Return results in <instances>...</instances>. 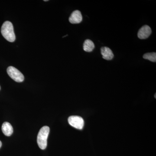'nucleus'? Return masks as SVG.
<instances>
[{
	"mask_svg": "<svg viewBox=\"0 0 156 156\" xmlns=\"http://www.w3.org/2000/svg\"><path fill=\"white\" fill-rule=\"evenodd\" d=\"M1 33L3 37L8 41L13 42L15 41L16 37L14 27L10 21H7L4 23L1 28Z\"/></svg>",
	"mask_w": 156,
	"mask_h": 156,
	"instance_id": "1",
	"label": "nucleus"
},
{
	"mask_svg": "<svg viewBox=\"0 0 156 156\" xmlns=\"http://www.w3.org/2000/svg\"><path fill=\"white\" fill-rule=\"evenodd\" d=\"M50 133V128L48 126H44L39 131L37 138V142L39 147L44 150L47 147V139Z\"/></svg>",
	"mask_w": 156,
	"mask_h": 156,
	"instance_id": "2",
	"label": "nucleus"
},
{
	"mask_svg": "<svg viewBox=\"0 0 156 156\" xmlns=\"http://www.w3.org/2000/svg\"><path fill=\"white\" fill-rule=\"evenodd\" d=\"M7 71L9 76L15 82L21 83L24 80V76L16 68L13 66H9L7 69Z\"/></svg>",
	"mask_w": 156,
	"mask_h": 156,
	"instance_id": "3",
	"label": "nucleus"
},
{
	"mask_svg": "<svg viewBox=\"0 0 156 156\" xmlns=\"http://www.w3.org/2000/svg\"><path fill=\"white\" fill-rule=\"evenodd\" d=\"M68 122L70 126L79 130H82L84 126L83 119L78 116H70L68 119Z\"/></svg>",
	"mask_w": 156,
	"mask_h": 156,
	"instance_id": "4",
	"label": "nucleus"
},
{
	"mask_svg": "<svg viewBox=\"0 0 156 156\" xmlns=\"http://www.w3.org/2000/svg\"><path fill=\"white\" fill-rule=\"evenodd\" d=\"M151 32V29L149 26L144 25L140 29L137 36L139 39L143 40L147 38L150 36Z\"/></svg>",
	"mask_w": 156,
	"mask_h": 156,
	"instance_id": "5",
	"label": "nucleus"
},
{
	"mask_svg": "<svg viewBox=\"0 0 156 156\" xmlns=\"http://www.w3.org/2000/svg\"><path fill=\"white\" fill-rule=\"evenodd\" d=\"M83 20V17L80 11L76 10L71 14L69 18V21L73 24H76L81 23Z\"/></svg>",
	"mask_w": 156,
	"mask_h": 156,
	"instance_id": "6",
	"label": "nucleus"
},
{
	"mask_svg": "<svg viewBox=\"0 0 156 156\" xmlns=\"http://www.w3.org/2000/svg\"><path fill=\"white\" fill-rule=\"evenodd\" d=\"M102 57L107 60H111L113 58L114 54L112 50L108 47H102L101 49Z\"/></svg>",
	"mask_w": 156,
	"mask_h": 156,
	"instance_id": "7",
	"label": "nucleus"
},
{
	"mask_svg": "<svg viewBox=\"0 0 156 156\" xmlns=\"http://www.w3.org/2000/svg\"><path fill=\"white\" fill-rule=\"evenodd\" d=\"M2 131L5 135L10 136L13 134V128L11 124L8 122H5L2 126Z\"/></svg>",
	"mask_w": 156,
	"mask_h": 156,
	"instance_id": "8",
	"label": "nucleus"
},
{
	"mask_svg": "<svg viewBox=\"0 0 156 156\" xmlns=\"http://www.w3.org/2000/svg\"><path fill=\"white\" fill-rule=\"evenodd\" d=\"M83 48L86 52H91L95 48V45L91 40L87 39L84 41Z\"/></svg>",
	"mask_w": 156,
	"mask_h": 156,
	"instance_id": "9",
	"label": "nucleus"
},
{
	"mask_svg": "<svg viewBox=\"0 0 156 156\" xmlns=\"http://www.w3.org/2000/svg\"><path fill=\"white\" fill-rule=\"evenodd\" d=\"M143 58L153 62H156V53H145L143 55Z\"/></svg>",
	"mask_w": 156,
	"mask_h": 156,
	"instance_id": "10",
	"label": "nucleus"
},
{
	"mask_svg": "<svg viewBox=\"0 0 156 156\" xmlns=\"http://www.w3.org/2000/svg\"><path fill=\"white\" fill-rule=\"evenodd\" d=\"M2 143L1 142V140H0V148L1 147H2Z\"/></svg>",
	"mask_w": 156,
	"mask_h": 156,
	"instance_id": "11",
	"label": "nucleus"
},
{
	"mask_svg": "<svg viewBox=\"0 0 156 156\" xmlns=\"http://www.w3.org/2000/svg\"><path fill=\"white\" fill-rule=\"evenodd\" d=\"M44 1V2H48V0H45V1Z\"/></svg>",
	"mask_w": 156,
	"mask_h": 156,
	"instance_id": "12",
	"label": "nucleus"
},
{
	"mask_svg": "<svg viewBox=\"0 0 156 156\" xmlns=\"http://www.w3.org/2000/svg\"><path fill=\"white\" fill-rule=\"evenodd\" d=\"M155 98H156V94H155Z\"/></svg>",
	"mask_w": 156,
	"mask_h": 156,
	"instance_id": "13",
	"label": "nucleus"
},
{
	"mask_svg": "<svg viewBox=\"0 0 156 156\" xmlns=\"http://www.w3.org/2000/svg\"><path fill=\"white\" fill-rule=\"evenodd\" d=\"M0 90H1V87H0Z\"/></svg>",
	"mask_w": 156,
	"mask_h": 156,
	"instance_id": "14",
	"label": "nucleus"
}]
</instances>
